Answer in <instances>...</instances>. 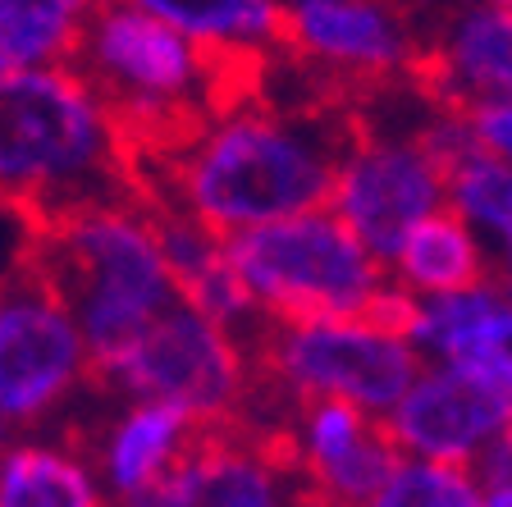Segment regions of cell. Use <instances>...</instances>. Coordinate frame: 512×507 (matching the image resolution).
<instances>
[{
  "instance_id": "6da1fadb",
  "label": "cell",
  "mask_w": 512,
  "mask_h": 507,
  "mask_svg": "<svg viewBox=\"0 0 512 507\" xmlns=\"http://www.w3.org/2000/svg\"><path fill=\"white\" fill-rule=\"evenodd\" d=\"M352 106H279L266 87L197 124L179 147L138 165V197L174 206L215 238L261 229L330 197Z\"/></svg>"
},
{
  "instance_id": "7a4b0ae2",
  "label": "cell",
  "mask_w": 512,
  "mask_h": 507,
  "mask_svg": "<svg viewBox=\"0 0 512 507\" xmlns=\"http://www.w3.org/2000/svg\"><path fill=\"white\" fill-rule=\"evenodd\" d=\"M128 197H138L133 151L69 64L0 78V211L37 233Z\"/></svg>"
},
{
  "instance_id": "3957f363",
  "label": "cell",
  "mask_w": 512,
  "mask_h": 507,
  "mask_svg": "<svg viewBox=\"0 0 512 507\" xmlns=\"http://www.w3.org/2000/svg\"><path fill=\"white\" fill-rule=\"evenodd\" d=\"M69 69L101 96V106L119 124L133 169L179 147L229 101L266 87V64L202 51L128 0L87 10Z\"/></svg>"
},
{
  "instance_id": "277c9868",
  "label": "cell",
  "mask_w": 512,
  "mask_h": 507,
  "mask_svg": "<svg viewBox=\"0 0 512 507\" xmlns=\"http://www.w3.org/2000/svg\"><path fill=\"white\" fill-rule=\"evenodd\" d=\"M19 275L74 316L92 375L110 366L170 302H179L142 197L28 233Z\"/></svg>"
},
{
  "instance_id": "5b68a950",
  "label": "cell",
  "mask_w": 512,
  "mask_h": 507,
  "mask_svg": "<svg viewBox=\"0 0 512 507\" xmlns=\"http://www.w3.org/2000/svg\"><path fill=\"white\" fill-rule=\"evenodd\" d=\"M252 352V416L279 412V425L302 402H348L357 412L384 421L421 370V352L398 334H384L371 320H293L261 329L247 343Z\"/></svg>"
},
{
  "instance_id": "8992f818",
  "label": "cell",
  "mask_w": 512,
  "mask_h": 507,
  "mask_svg": "<svg viewBox=\"0 0 512 507\" xmlns=\"http://www.w3.org/2000/svg\"><path fill=\"white\" fill-rule=\"evenodd\" d=\"M224 256L261 320H348L384 288V265L325 206L224 238Z\"/></svg>"
},
{
  "instance_id": "52a82bcc",
  "label": "cell",
  "mask_w": 512,
  "mask_h": 507,
  "mask_svg": "<svg viewBox=\"0 0 512 507\" xmlns=\"http://www.w3.org/2000/svg\"><path fill=\"white\" fill-rule=\"evenodd\" d=\"M92 384L128 402H165L202 430L247 421L256 389L243 338L183 302L160 311L110 366L96 370Z\"/></svg>"
},
{
  "instance_id": "ba28073f",
  "label": "cell",
  "mask_w": 512,
  "mask_h": 507,
  "mask_svg": "<svg viewBox=\"0 0 512 507\" xmlns=\"http://www.w3.org/2000/svg\"><path fill=\"white\" fill-rule=\"evenodd\" d=\"M444 206V174L412 133H375L352 110V133L334 160L325 211L375 256L389 261L416 224Z\"/></svg>"
},
{
  "instance_id": "9c48e42d",
  "label": "cell",
  "mask_w": 512,
  "mask_h": 507,
  "mask_svg": "<svg viewBox=\"0 0 512 507\" xmlns=\"http://www.w3.org/2000/svg\"><path fill=\"white\" fill-rule=\"evenodd\" d=\"M124 507H307L284 425L229 421L197 430L160 485Z\"/></svg>"
},
{
  "instance_id": "30bf717a",
  "label": "cell",
  "mask_w": 512,
  "mask_h": 507,
  "mask_svg": "<svg viewBox=\"0 0 512 507\" xmlns=\"http://www.w3.org/2000/svg\"><path fill=\"white\" fill-rule=\"evenodd\" d=\"M284 55L330 78L343 101L412 78L421 37L403 0H316L284 14Z\"/></svg>"
},
{
  "instance_id": "8fae6325",
  "label": "cell",
  "mask_w": 512,
  "mask_h": 507,
  "mask_svg": "<svg viewBox=\"0 0 512 507\" xmlns=\"http://www.w3.org/2000/svg\"><path fill=\"white\" fill-rule=\"evenodd\" d=\"M92 384V357L74 316L23 284L0 302V421L37 425Z\"/></svg>"
},
{
  "instance_id": "7c38bea8",
  "label": "cell",
  "mask_w": 512,
  "mask_h": 507,
  "mask_svg": "<svg viewBox=\"0 0 512 507\" xmlns=\"http://www.w3.org/2000/svg\"><path fill=\"white\" fill-rule=\"evenodd\" d=\"M512 421V407L480 384L476 375L458 366L421 361L416 380L403 389V398L384 412V434L407 462L430 466H462L471 471L476 457L494 444V434Z\"/></svg>"
},
{
  "instance_id": "4fadbf2b",
  "label": "cell",
  "mask_w": 512,
  "mask_h": 507,
  "mask_svg": "<svg viewBox=\"0 0 512 507\" xmlns=\"http://www.w3.org/2000/svg\"><path fill=\"white\" fill-rule=\"evenodd\" d=\"M284 439L307 507H371V498L403 462L384 425L348 402L293 407L284 416Z\"/></svg>"
},
{
  "instance_id": "5bb4252c",
  "label": "cell",
  "mask_w": 512,
  "mask_h": 507,
  "mask_svg": "<svg viewBox=\"0 0 512 507\" xmlns=\"http://www.w3.org/2000/svg\"><path fill=\"white\" fill-rule=\"evenodd\" d=\"M407 83L439 110L467 115L480 106H512V10L458 5L435 37L421 42Z\"/></svg>"
},
{
  "instance_id": "9a60e30c",
  "label": "cell",
  "mask_w": 512,
  "mask_h": 507,
  "mask_svg": "<svg viewBox=\"0 0 512 507\" xmlns=\"http://www.w3.org/2000/svg\"><path fill=\"white\" fill-rule=\"evenodd\" d=\"M407 343L421 352V361L476 375L512 407V307L503 302L499 284L421 302Z\"/></svg>"
},
{
  "instance_id": "2e32d148",
  "label": "cell",
  "mask_w": 512,
  "mask_h": 507,
  "mask_svg": "<svg viewBox=\"0 0 512 507\" xmlns=\"http://www.w3.org/2000/svg\"><path fill=\"white\" fill-rule=\"evenodd\" d=\"M197 430L202 425H192L165 402H124L92 439V448H83V457L92 462L106 498L124 507L165 480V471L183 457Z\"/></svg>"
},
{
  "instance_id": "e0dca14e",
  "label": "cell",
  "mask_w": 512,
  "mask_h": 507,
  "mask_svg": "<svg viewBox=\"0 0 512 507\" xmlns=\"http://www.w3.org/2000/svg\"><path fill=\"white\" fill-rule=\"evenodd\" d=\"M384 275L394 288L412 293L416 302H430V297L494 284L499 270H494L490 247L476 238V229L458 220L448 206H439L398 243V252L384 261Z\"/></svg>"
},
{
  "instance_id": "ac0fdd59",
  "label": "cell",
  "mask_w": 512,
  "mask_h": 507,
  "mask_svg": "<svg viewBox=\"0 0 512 507\" xmlns=\"http://www.w3.org/2000/svg\"><path fill=\"white\" fill-rule=\"evenodd\" d=\"M142 14L170 23L202 51L224 60L266 64L284 55V10L270 0H128Z\"/></svg>"
},
{
  "instance_id": "d6986e66",
  "label": "cell",
  "mask_w": 512,
  "mask_h": 507,
  "mask_svg": "<svg viewBox=\"0 0 512 507\" xmlns=\"http://www.w3.org/2000/svg\"><path fill=\"white\" fill-rule=\"evenodd\" d=\"M0 507H110L78 444H14L0 453Z\"/></svg>"
},
{
  "instance_id": "ffe728a7",
  "label": "cell",
  "mask_w": 512,
  "mask_h": 507,
  "mask_svg": "<svg viewBox=\"0 0 512 507\" xmlns=\"http://www.w3.org/2000/svg\"><path fill=\"white\" fill-rule=\"evenodd\" d=\"M87 0H0V78L69 64Z\"/></svg>"
},
{
  "instance_id": "44dd1931",
  "label": "cell",
  "mask_w": 512,
  "mask_h": 507,
  "mask_svg": "<svg viewBox=\"0 0 512 507\" xmlns=\"http://www.w3.org/2000/svg\"><path fill=\"white\" fill-rule=\"evenodd\" d=\"M444 206L476 229V238L490 247L499 275L512 270V169L508 165L490 160L485 151H471L467 160H458L444 174Z\"/></svg>"
},
{
  "instance_id": "7402d4cb",
  "label": "cell",
  "mask_w": 512,
  "mask_h": 507,
  "mask_svg": "<svg viewBox=\"0 0 512 507\" xmlns=\"http://www.w3.org/2000/svg\"><path fill=\"white\" fill-rule=\"evenodd\" d=\"M371 507H485V489L462 466H430L403 457L371 498Z\"/></svg>"
},
{
  "instance_id": "603a6c76",
  "label": "cell",
  "mask_w": 512,
  "mask_h": 507,
  "mask_svg": "<svg viewBox=\"0 0 512 507\" xmlns=\"http://www.w3.org/2000/svg\"><path fill=\"white\" fill-rule=\"evenodd\" d=\"M467 124H471V138L476 147L485 151L490 160L512 169V106H480L467 110Z\"/></svg>"
},
{
  "instance_id": "cb8c5ba5",
  "label": "cell",
  "mask_w": 512,
  "mask_h": 507,
  "mask_svg": "<svg viewBox=\"0 0 512 507\" xmlns=\"http://www.w3.org/2000/svg\"><path fill=\"white\" fill-rule=\"evenodd\" d=\"M471 476H476L480 489H494V485H512V421L494 434V444L476 457L471 466Z\"/></svg>"
},
{
  "instance_id": "d4e9b609",
  "label": "cell",
  "mask_w": 512,
  "mask_h": 507,
  "mask_svg": "<svg viewBox=\"0 0 512 507\" xmlns=\"http://www.w3.org/2000/svg\"><path fill=\"white\" fill-rule=\"evenodd\" d=\"M485 507H512V485H494V489H485Z\"/></svg>"
},
{
  "instance_id": "484cf974",
  "label": "cell",
  "mask_w": 512,
  "mask_h": 507,
  "mask_svg": "<svg viewBox=\"0 0 512 507\" xmlns=\"http://www.w3.org/2000/svg\"><path fill=\"white\" fill-rule=\"evenodd\" d=\"M494 284H499L503 302H508V307H512V270H503V275H499V279H494Z\"/></svg>"
},
{
  "instance_id": "4316f807",
  "label": "cell",
  "mask_w": 512,
  "mask_h": 507,
  "mask_svg": "<svg viewBox=\"0 0 512 507\" xmlns=\"http://www.w3.org/2000/svg\"><path fill=\"white\" fill-rule=\"evenodd\" d=\"M462 5H485V10H512V0H462Z\"/></svg>"
},
{
  "instance_id": "83f0119b",
  "label": "cell",
  "mask_w": 512,
  "mask_h": 507,
  "mask_svg": "<svg viewBox=\"0 0 512 507\" xmlns=\"http://www.w3.org/2000/svg\"><path fill=\"white\" fill-rule=\"evenodd\" d=\"M270 5H279V10H302V5H316V0H270Z\"/></svg>"
},
{
  "instance_id": "f1b7e54d",
  "label": "cell",
  "mask_w": 512,
  "mask_h": 507,
  "mask_svg": "<svg viewBox=\"0 0 512 507\" xmlns=\"http://www.w3.org/2000/svg\"><path fill=\"white\" fill-rule=\"evenodd\" d=\"M5 448H10V425L0 421V453H5Z\"/></svg>"
},
{
  "instance_id": "f546056e",
  "label": "cell",
  "mask_w": 512,
  "mask_h": 507,
  "mask_svg": "<svg viewBox=\"0 0 512 507\" xmlns=\"http://www.w3.org/2000/svg\"><path fill=\"white\" fill-rule=\"evenodd\" d=\"M87 5H106V0H87Z\"/></svg>"
},
{
  "instance_id": "4dcf8cb0",
  "label": "cell",
  "mask_w": 512,
  "mask_h": 507,
  "mask_svg": "<svg viewBox=\"0 0 512 507\" xmlns=\"http://www.w3.org/2000/svg\"><path fill=\"white\" fill-rule=\"evenodd\" d=\"M0 302H5V284H0Z\"/></svg>"
}]
</instances>
